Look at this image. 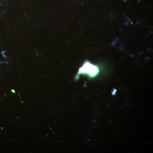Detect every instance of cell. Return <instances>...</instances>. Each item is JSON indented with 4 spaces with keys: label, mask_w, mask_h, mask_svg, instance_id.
Wrapping results in <instances>:
<instances>
[{
    "label": "cell",
    "mask_w": 153,
    "mask_h": 153,
    "mask_svg": "<svg viewBox=\"0 0 153 153\" xmlns=\"http://www.w3.org/2000/svg\"><path fill=\"white\" fill-rule=\"evenodd\" d=\"M98 73V69L96 66L90 63L86 62L79 69V73L87 74L88 76L94 77Z\"/></svg>",
    "instance_id": "obj_1"
}]
</instances>
